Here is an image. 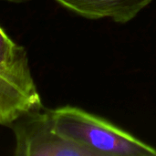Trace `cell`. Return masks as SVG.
<instances>
[{"label": "cell", "mask_w": 156, "mask_h": 156, "mask_svg": "<svg viewBox=\"0 0 156 156\" xmlns=\"http://www.w3.org/2000/svg\"><path fill=\"white\" fill-rule=\"evenodd\" d=\"M16 156H96L64 138L55 129L51 110L44 107L26 112L10 126Z\"/></svg>", "instance_id": "cell-2"}, {"label": "cell", "mask_w": 156, "mask_h": 156, "mask_svg": "<svg viewBox=\"0 0 156 156\" xmlns=\"http://www.w3.org/2000/svg\"><path fill=\"white\" fill-rule=\"evenodd\" d=\"M43 107L35 81L0 71V125L9 127L22 114Z\"/></svg>", "instance_id": "cell-3"}, {"label": "cell", "mask_w": 156, "mask_h": 156, "mask_svg": "<svg viewBox=\"0 0 156 156\" xmlns=\"http://www.w3.org/2000/svg\"><path fill=\"white\" fill-rule=\"evenodd\" d=\"M0 1H6L9 3H24V2H27L29 0H0Z\"/></svg>", "instance_id": "cell-6"}, {"label": "cell", "mask_w": 156, "mask_h": 156, "mask_svg": "<svg viewBox=\"0 0 156 156\" xmlns=\"http://www.w3.org/2000/svg\"><path fill=\"white\" fill-rule=\"evenodd\" d=\"M51 114L60 135L96 156H156V148L80 108L64 106Z\"/></svg>", "instance_id": "cell-1"}, {"label": "cell", "mask_w": 156, "mask_h": 156, "mask_svg": "<svg viewBox=\"0 0 156 156\" xmlns=\"http://www.w3.org/2000/svg\"><path fill=\"white\" fill-rule=\"evenodd\" d=\"M0 71L27 81H35L26 49L14 42L0 27Z\"/></svg>", "instance_id": "cell-5"}, {"label": "cell", "mask_w": 156, "mask_h": 156, "mask_svg": "<svg viewBox=\"0 0 156 156\" xmlns=\"http://www.w3.org/2000/svg\"><path fill=\"white\" fill-rule=\"evenodd\" d=\"M64 7L90 19L110 18L127 23L154 0H55Z\"/></svg>", "instance_id": "cell-4"}]
</instances>
